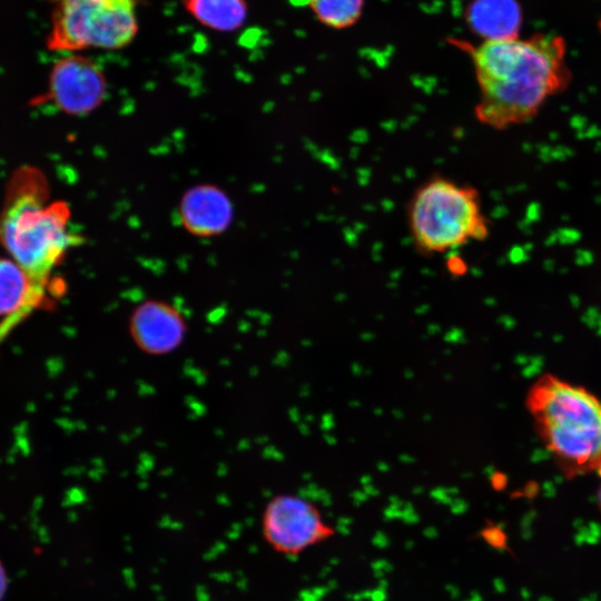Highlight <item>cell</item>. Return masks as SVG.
Returning <instances> with one entry per match:
<instances>
[{
	"instance_id": "obj_1",
	"label": "cell",
	"mask_w": 601,
	"mask_h": 601,
	"mask_svg": "<svg viewBox=\"0 0 601 601\" xmlns=\"http://www.w3.org/2000/svg\"><path fill=\"white\" fill-rule=\"evenodd\" d=\"M479 87L474 114L484 126L504 130L531 121L571 81L565 40L539 33L464 45Z\"/></svg>"
},
{
	"instance_id": "obj_2",
	"label": "cell",
	"mask_w": 601,
	"mask_h": 601,
	"mask_svg": "<svg viewBox=\"0 0 601 601\" xmlns=\"http://www.w3.org/2000/svg\"><path fill=\"white\" fill-rule=\"evenodd\" d=\"M69 220L65 201H49L48 183L38 169L23 167L13 174L0 213V243L47 290L51 273L76 243Z\"/></svg>"
},
{
	"instance_id": "obj_3",
	"label": "cell",
	"mask_w": 601,
	"mask_h": 601,
	"mask_svg": "<svg viewBox=\"0 0 601 601\" xmlns=\"http://www.w3.org/2000/svg\"><path fill=\"white\" fill-rule=\"evenodd\" d=\"M526 406L566 476L601 475V402L594 395L545 374L530 387Z\"/></svg>"
},
{
	"instance_id": "obj_4",
	"label": "cell",
	"mask_w": 601,
	"mask_h": 601,
	"mask_svg": "<svg viewBox=\"0 0 601 601\" xmlns=\"http://www.w3.org/2000/svg\"><path fill=\"white\" fill-rule=\"evenodd\" d=\"M407 225L415 248L424 255L482 242L490 234L479 191L441 176L416 188L407 205Z\"/></svg>"
},
{
	"instance_id": "obj_5",
	"label": "cell",
	"mask_w": 601,
	"mask_h": 601,
	"mask_svg": "<svg viewBox=\"0 0 601 601\" xmlns=\"http://www.w3.org/2000/svg\"><path fill=\"white\" fill-rule=\"evenodd\" d=\"M51 4L47 49L76 53L121 49L139 30L136 0H48Z\"/></svg>"
},
{
	"instance_id": "obj_6",
	"label": "cell",
	"mask_w": 601,
	"mask_h": 601,
	"mask_svg": "<svg viewBox=\"0 0 601 601\" xmlns=\"http://www.w3.org/2000/svg\"><path fill=\"white\" fill-rule=\"evenodd\" d=\"M265 541L276 552L296 556L335 535L322 512L296 494H278L265 506L262 519Z\"/></svg>"
},
{
	"instance_id": "obj_7",
	"label": "cell",
	"mask_w": 601,
	"mask_h": 601,
	"mask_svg": "<svg viewBox=\"0 0 601 601\" xmlns=\"http://www.w3.org/2000/svg\"><path fill=\"white\" fill-rule=\"evenodd\" d=\"M106 88V77L95 61L69 53L52 66L46 97L67 114L83 115L102 102Z\"/></svg>"
},
{
	"instance_id": "obj_8",
	"label": "cell",
	"mask_w": 601,
	"mask_h": 601,
	"mask_svg": "<svg viewBox=\"0 0 601 601\" xmlns=\"http://www.w3.org/2000/svg\"><path fill=\"white\" fill-rule=\"evenodd\" d=\"M187 324L170 304L149 299L139 304L129 318V333L137 347L150 355L174 352L184 341Z\"/></svg>"
},
{
	"instance_id": "obj_9",
	"label": "cell",
	"mask_w": 601,
	"mask_h": 601,
	"mask_svg": "<svg viewBox=\"0 0 601 601\" xmlns=\"http://www.w3.org/2000/svg\"><path fill=\"white\" fill-rule=\"evenodd\" d=\"M46 293L12 258L0 257V337L39 307Z\"/></svg>"
},
{
	"instance_id": "obj_10",
	"label": "cell",
	"mask_w": 601,
	"mask_h": 601,
	"mask_svg": "<svg viewBox=\"0 0 601 601\" xmlns=\"http://www.w3.org/2000/svg\"><path fill=\"white\" fill-rule=\"evenodd\" d=\"M227 196L213 186H197L185 194L180 215L184 226L194 235L213 236L221 233L231 220Z\"/></svg>"
},
{
	"instance_id": "obj_11",
	"label": "cell",
	"mask_w": 601,
	"mask_h": 601,
	"mask_svg": "<svg viewBox=\"0 0 601 601\" xmlns=\"http://www.w3.org/2000/svg\"><path fill=\"white\" fill-rule=\"evenodd\" d=\"M467 22L484 40L519 37L522 12L516 0H474Z\"/></svg>"
},
{
	"instance_id": "obj_12",
	"label": "cell",
	"mask_w": 601,
	"mask_h": 601,
	"mask_svg": "<svg viewBox=\"0 0 601 601\" xmlns=\"http://www.w3.org/2000/svg\"><path fill=\"white\" fill-rule=\"evenodd\" d=\"M183 7L201 26L220 32L238 30L248 16L246 0H183Z\"/></svg>"
},
{
	"instance_id": "obj_13",
	"label": "cell",
	"mask_w": 601,
	"mask_h": 601,
	"mask_svg": "<svg viewBox=\"0 0 601 601\" xmlns=\"http://www.w3.org/2000/svg\"><path fill=\"white\" fill-rule=\"evenodd\" d=\"M365 0H308L316 18L325 26L345 29L357 22Z\"/></svg>"
},
{
	"instance_id": "obj_14",
	"label": "cell",
	"mask_w": 601,
	"mask_h": 601,
	"mask_svg": "<svg viewBox=\"0 0 601 601\" xmlns=\"http://www.w3.org/2000/svg\"><path fill=\"white\" fill-rule=\"evenodd\" d=\"M8 590V574L3 563L0 561V601L3 600Z\"/></svg>"
},
{
	"instance_id": "obj_15",
	"label": "cell",
	"mask_w": 601,
	"mask_h": 601,
	"mask_svg": "<svg viewBox=\"0 0 601 601\" xmlns=\"http://www.w3.org/2000/svg\"><path fill=\"white\" fill-rule=\"evenodd\" d=\"M598 505H599V509H600V512H601V484H600V487L598 490Z\"/></svg>"
}]
</instances>
